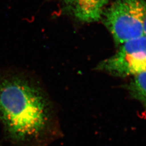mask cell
<instances>
[{
	"label": "cell",
	"instance_id": "obj_1",
	"mask_svg": "<svg viewBox=\"0 0 146 146\" xmlns=\"http://www.w3.org/2000/svg\"><path fill=\"white\" fill-rule=\"evenodd\" d=\"M0 125L12 146H49L62 136L58 111L47 92L20 74L0 76Z\"/></svg>",
	"mask_w": 146,
	"mask_h": 146
},
{
	"label": "cell",
	"instance_id": "obj_2",
	"mask_svg": "<svg viewBox=\"0 0 146 146\" xmlns=\"http://www.w3.org/2000/svg\"><path fill=\"white\" fill-rule=\"evenodd\" d=\"M146 13L144 0H115L104 9L102 18L115 43L121 45L144 35Z\"/></svg>",
	"mask_w": 146,
	"mask_h": 146
},
{
	"label": "cell",
	"instance_id": "obj_3",
	"mask_svg": "<svg viewBox=\"0 0 146 146\" xmlns=\"http://www.w3.org/2000/svg\"><path fill=\"white\" fill-rule=\"evenodd\" d=\"M98 70L125 78L135 76L146 70V36L131 40L121 44L118 51L101 61Z\"/></svg>",
	"mask_w": 146,
	"mask_h": 146
},
{
	"label": "cell",
	"instance_id": "obj_4",
	"mask_svg": "<svg viewBox=\"0 0 146 146\" xmlns=\"http://www.w3.org/2000/svg\"><path fill=\"white\" fill-rule=\"evenodd\" d=\"M67 11L86 23L99 21L108 0H60Z\"/></svg>",
	"mask_w": 146,
	"mask_h": 146
},
{
	"label": "cell",
	"instance_id": "obj_5",
	"mask_svg": "<svg viewBox=\"0 0 146 146\" xmlns=\"http://www.w3.org/2000/svg\"><path fill=\"white\" fill-rule=\"evenodd\" d=\"M127 89L131 96L139 101L146 109V70L134 76Z\"/></svg>",
	"mask_w": 146,
	"mask_h": 146
},
{
	"label": "cell",
	"instance_id": "obj_6",
	"mask_svg": "<svg viewBox=\"0 0 146 146\" xmlns=\"http://www.w3.org/2000/svg\"><path fill=\"white\" fill-rule=\"evenodd\" d=\"M143 32H144V35L146 36V13L145 15V17L144 20V25H143Z\"/></svg>",
	"mask_w": 146,
	"mask_h": 146
},
{
	"label": "cell",
	"instance_id": "obj_7",
	"mask_svg": "<svg viewBox=\"0 0 146 146\" xmlns=\"http://www.w3.org/2000/svg\"><path fill=\"white\" fill-rule=\"evenodd\" d=\"M0 146H1V144H0Z\"/></svg>",
	"mask_w": 146,
	"mask_h": 146
}]
</instances>
